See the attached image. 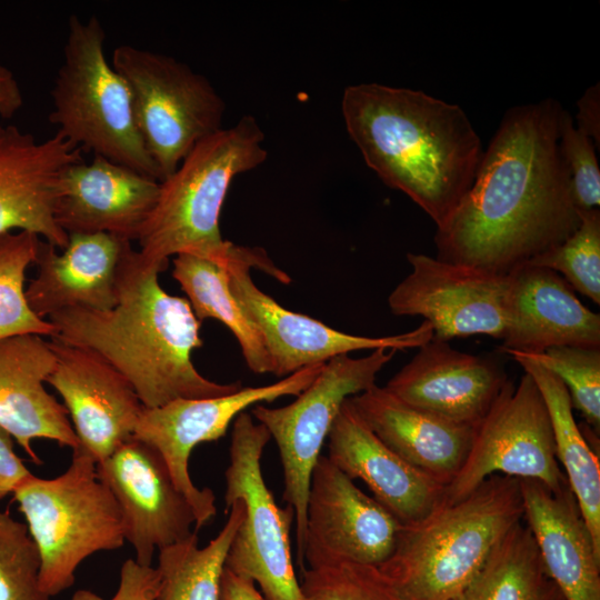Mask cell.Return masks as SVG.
Masks as SVG:
<instances>
[{"mask_svg":"<svg viewBox=\"0 0 600 600\" xmlns=\"http://www.w3.org/2000/svg\"><path fill=\"white\" fill-rule=\"evenodd\" d=\"M552 98L507 110L468 192L434 234L437 259L508 276L580 224Z\"/></svg>","mask_w":600,"mask_h":600,"instance_id":"1","label":"cell"},{"mask_svg":"<svg viewBox=\"0 0 600 600\" xmlns=\"http://www.w3.org/2000/svg\"><path fill=\"white\" fill-rule=\"evenodd\" d=\"M341 113L367 166L441 226L473 183L483 149L461 107L421 90L348 86Z\"/></svg>","mask_w":600,"mask_h":600,"instance_id":"2","label":"cell"},{"mask_svg":"<svg viewBox=\"0 0 600 600\" xmlns=\"http://www.w3.org/2000/svg\"><path fill=\"white\" fill-rule=\"evenodd\" d=\"M166 269L133 249L122 268L118 303L104 311L51 314V339L99 354L131 383L144 408L238 391L240 382H214L194 367L192 351L203 344L201 321L186 298L160 286L159 274Z\"/></svg>","mask_w":600,"mask_h":600,"instance_id":"3","label":"cell"},{"mask_svg":"<svg viewBox=\"0 0 600 600\" xmlns=\"http://www.w3.org/2000/svg\"><path fill=\"white\" fill-rule=\"evenodd\" d=\"M522 520L519 479L493 474L458 502L402 524L378 568L403 600H457Z\"/></svg>","mask_w":600,"mask_h":600,"instance_id":"4","label":"cell"},{"mask_svg":"<svg viewBox=\"0 0 600 600\" xmlns=\"http://www.w3.org/2000/svg\"><path fill=\"white\" fill-rule=\"evenodd\" d=\"M267 157L264 132L252 116L200 141L160 181L156 204L137 239L140 257L164 268L180 253L224 262L236 244L221 236L222 204L233 179Z\"/></svg>","mask_w":600,"mask_h":600,"instance_id":"5","label":"cell"},{"mask_svg":"<svg viewBox=\"0 0 600 600\" xmlns=\"http://www.w3.org/2000/svg\"><path fill=\"white\" fill-rule=\"evenodd\" d=\"M104 43L106 31L96 16H70L51 89L50 122L81 151L161 181L139 133L129 88L108 60Z\"/></svg>","mask_w":600,"mask_h":600,"instance_id":"6","label":"cell"},{"mask_svg":"<svg viewBox=\"0 0 600 600\" xmlns=\"http://www.w3.org/2000/svg\"><path fill=\"white\" fill-rule=\"evenodd\" d=\"M40 559L39 580L50 597L69 589L80 563L123 546L119 506L100 480L96 461L80 447L52 479L31 474L13 492Z\"/></svg>","mask_w":600,"mask_h":600,"instance_id":"7","label":"cell"},{"mask_svg":"<svg viewBox=\"0 0 600 600\" xmlns=\"http://www.w3.org/2000/svg\"><path fill=\"white\" fill-rule=\"evenodd\" d=\"M111 64L129 88L139 133L161 181L200 141L223 128L222 97L188 64L131 44L118 46Z\"/></svg>","mask_w":600,"mask_h":600,"instance_id":"8","label":"cell"},{"mask_svg":"<svg viewBox=\"0 0 600 600\" xmlns=\"http://www.w3.org/2000/svg\"><path fill=\"white\" fill-rule=\"evenodd\" d=\"M270 439L268 429L247 411L234 419L224 502L228 512L234 501H242L244 517L224 568L259 586L266 600H303L290 548L294 510L278 507L261 471V457Z\"/></svg>","mask_w":600,"mask_h":600,"instance_id":"9","label":"cell"},{"mask_svg":"<svg viewBox=\"0 0 600 600\" xmlns=\"http://www.w3.org/2000/svg\"><path fill=\"white\" fill-rule=\"evenodd\" d=\"M396 352L381 348L360 358L334 357L291 403L279 408L256 404L251 410L252 417L268 429L279 449L283 498L294 510L297 560L302 571L307 499L321 448L344 401L374 386L378 373Z\"/></svg>","mask_w":600,"mask_h":600,"instance_id":"10","label":"cell"},{"mask_svg":"<svg viewBox=\"0 0 600 600\" xmlns=\"http://www.w3.org/2000/svg\"><path fill=\"white\" fill-rule=\"evenodd\" d=\"M224 263L230 289L260 330L272 362V373L277 377L284 378L353 351L418 349L432 339V328L424 320L418 328L404 333L367 337L339 331L310 316L282 307L251 279L250 269L256 268L279 282L291 281L261 248L236 244Z\"/></svg>","mask_w":600,"mask_h":600,"instance_id":"11","label":"cell"},{"mask_svg":"<svg viewBox=\"0 0 600 600\" xmlns=\"http://www.w3.org/2000/svg\"><path fill=\"white\" fill-rule=\"evenodd\" d=\"M494 473L540 481L553 493L569 486L556 457L544 400L527 372L517 386L507 382L476 427L468 458L446 487L443 504L463 499Z\"/></svg>","mask_w":600,"mask_h":600,"instance_id":"12","label":"cell"},{"mask_svg":"<svg viewBox=\"0 0 600 600\" xmlns=\"http://www.w3.org/2000/svg\"><path fill=\"white\" fill-rule=\"evenodd\" d=\"M324 363L303 368L281 380L261 387H242L217 398L177 399L156 408H143L133 438L162 457L177 489L190 503L196 531L217 513L214 493L199 489L189 473V458L200 443L222 438L230 423L249 407L284 396H298L318 376Z\"/></svg>","mask_w":600,"mask_h":600,"instance_id":"13","label":"cell"},{"mask_svg":"<svg viewBox=\"0 0 600 600\" xmlns=\"http://www.w3.org/2000/svg\"><path fill=\"white\" fill-rule=\"evenodd\" d=\"M411 272L388 297L394 316L422 317L432 339L489 336L501 339L507 324L508 276H498L423 254H407Z\"/></svg>","mask_w":600,"mask_h":600,"instance_id":"14","label":"cell"},{"mask_svg":"<svg viewBox=\"0 0 600 600\" xmlns=\"http://www.w3.org/2000/svg\"><path fill=\"white\" fill-rule=\"evenodd\" d=\"M402 523L361 491L328 457L311 473L303 561L307 569L342 562L381 566L393 552Z\"/></svg>","mask_w":600,"mask_h":600,"instance_id":"15","label":"cell"},{"mask_svg":"<svg viewBox=\"0 0 600 600\" xmlns=\"http://www.w3.org/2000/svg\"><path fill=\"white\" fill-rule=\"evenodd\" d=\"M97 472L119 506L124 539L139 564L151 566L156 550L197 532L190 503L177 489L162 457L150 446L132 437L98 462Z\"/></svg>","mask_w":600,"mask_h":600,"instance_id":"16","label":"cell"},{"mask_svg":"<svg viewBox=\"0 0 600 600\" xmlns=\"http://www.w3.org/2000/svg\"><path fill=\"white\" fill-rule=\"evenodd\" d=\"M56 362L47 379L63 400L72 428L96 463L133 437L143 410L131 383L93 351L51 339Z\"/></svg>","mask_w":600,"mask_h":600,"instance_id":"17","label":"cell"},{"mask_svg":"<svg viewBox=\"0 0 600 600\" xmlns=\"http://www.w3.org/2000/svg\"><path fill=\"white\" fill-rule=\"evenodd\" d=\"M82 151L61 136L38 140L16 126H0V234L32 232L58 249L69 236L54 218L64 172Z\"/></svg>","mask_w":600,"mask_h":600,"instance_id":"18","label":"cell"},{"mask_svg":"<svg viewBox=\"0 0 600 600\" xmlns=\"http://www.w3.org/2000/svg\"><path fill=\"white\" fill-rule=\"evenodd\" d=\"M508 381L497 360L431 339L384 388L410 406L476 428Z\"/></svg>","mask_w":600,"mask_h":600,"instance_id":"19","label":"cell"},{"mask_svg":"<svg viewBox=\"0 0 600 600\" xmlns=\"http://www.w3.org/2000/svg\"><path fill=\"white\" fill-rule=\"evenodd\" d=\"M62 252L40 240L37 276L26 289L32 312L41 319L68 309L104 311L118 303L131 241L110 233H72Z\"/></svg>","mask_w":600,"mask_h":600,"instance_id":"20","label":"cell"},{"mask_svg":"<svg viewBox=\"0 0 600 600\" xmlns=\"http://www.w3.org/2000/svg\"><path fill=\"white\" fill-rule=\"evenodd\" d=\"M160 181L131 168L93 156L64 172L54 218L67 233H110L138 239L153 209Z\"/></svg>","mask_w":600,"mask_h":600,"instance_id":"21","label":"cell"},{"mask_svg":"<svg viewBox=\"0 0 600 600\" xmlns=\"http://www.w3.org/2000/svg\"><path fill=\"white\" fill-rule=\"evenodd\" d=\"M501 349L539 354L552 347L600 348V314L587 308L557 272L524 264L508 274Z\"/></svg>","mask_w":600,"mask_h":600,"instance_id":"22","label":"cell"},{"mask_svg":"<svg viewBox=\"0 0 600 600\" xmlns=\"http://www.w3.org/2000/svg\"><path fill=\"white\" fill-rule=\"evenodd\" d=\"M329 460L360 479L402 524L418 522L443 504L446 486L409 464L361 420L348 399L328 434Z\"/></svg>","mask_w":600,"mask_h":600,"instance_id":"23","label":"cell"},{"mask_svg":"<svg viewBox=\"0 0 600 600\" xmlns=\"http://www.w3.org/2000/svg\"><path fill=\"white\" fill-rule=\"evenodd\" d=\"M56 362L50 342L33 333L0 340V427L39 464L34 439L72 450L79 440L63 404L44 388Z\"/></svg>","mask_w":600,"mask_h":600,"instance_id":"24","label":"cell"},{"mask_svg":"<svg viewBox=\"0 0 600 600\" xmlns=\"http://www.w3.org/2000/svg\"><path fill=\"white\" fill-rule=\"evenodd\" d=\"M348 401L388 448L443 486L447 487L463 467L474 427L410 406L377 384L349 397Z\"/></svg>","mask_w":600,"mask_h":600,"instance_id":"25","label":"cell"},{"mask_svg":"<svg viewBox=\"0 0 600 600\" xmlns=\"http://www.w3.org/2000/svg\"><path fill=\"white\" fill-rule=\"evenodd\" d=\"M519 481L523 519L548 578L564 600H600V551L569 486L553 493L540 481Z\"/></svg>","mask_w":600,"mask_h":600,"instance_id":"26","label":"cell"},{"mask_svg":"<svg viewBox=\"0 0 600 600\" xmlns=\"http://www.w3.org/2000/svg\"><path fill=\"white\" fill-rule=\"evenodd\" d=\"M508 354L533 379L544 400L557 460L566 471L581 517L600 551V462L576 422L569 392L553 372L532 358L519 352Z\"/></svg>","mask_w":600,"mask_h":600,"instance_id":"27","label":"cell"},{"mask_svg":"<svg viewBox=\"0 0 600 600\" xmlns=\"http://www.w3.org/2000/svg\"><path fill=\"white\" fill-rule=\"evenodd\" d=\"M224 262L180 253L173 259L172 277L199 321L216 319L223 323L236 337L248 368L254 373H272L266 341L233 296Z\"/></svg>","mask_w":600,"mask_h":600,"instance_id":"28","label":"cell"},{"mask_svg":"<svg viewBox=\"0 0 600 600\" xmlns=\"http://www.w3.org/2000/svg\"><path fill=\"white\" fill-rule=\"evenodd\" d=\"M219 533L200 548L198 534L159 550L157 600H220L221 577L232 539L243 520L244 504L234 501Z\"/></svg>","mask_w":600,"mask_h":600,"instance_id":"29","label":"cell"},{"mask_svg":"<svg viewBox=\"0 0 600 600\" xmlns=\"http://www.w3.org/2000/svg\"><path fill=\"white\" fill-rule=\"evenodd\" d=\"M457 600H550L548 576L527 524L520 521L509 531Z\"/></svg>","mask_w":600,"mask_h":600,"instance_id":"30","label":"cell"},{"mask_svg":"<svg viewBox=\"0 0 600 600\" xmlns=\"http://www.w3.org/2000/svg\"><path fill=\"white\" fill-rule=\"evenodd\" d=\"M40 240L28 231L0 234V340L54 333L51 322L36 316L26 299V271L36 262Z\"/></svg>","mask_w":600,"mask_h":600,"instance_id":"31","label":"cell"},{"mask_svg":"<svg viewBox=\"0 0 600 600\" xmlns=\"http://www.w3.org/2000/svg\"><path fill=\"white\" fill-rule=\"evenodd\" d=\"M580 224L563 242L527 264L559 273L573 290L600 304V210H579Z\"/></svg>","mask_w":600,"mask_h":600,"instance_id":"32","label":"cell"},{"mask_svg":"<svg viewBox=\"0 0 600 600\" xmlns=\"http://www.w3.org/2000/svg\"><path fill=\"white\" fill-rule=\"evenodd\" d=\"M524 354V353H523ZM553 372L566 386L572 408L592 430L600 428V348L561 346L526 354Z\"/></svg>","mask_w":600,"mask_h":600,"instance_id":"33","label":"cell"},{"mask_svg":"<svg viewBox=\"0 0 600 600\" xmlns=\"http://www.w3.org/2000/svg\"><path fill=\"white\" fill-rule=\"evenodd\" d=\"M39 571L27 526L0 510V600H51L40 586Z\"/></svg>","mask_w":600,"mask_h":600,"instance_id":"34","label":"cell"},{"mask_svg":"<svg viewBox=\"0 0 600 600\" xmlns=\"http://www.w3.org/2000/svg\"><path fill=\"white\" fill-rule=\"evenodd\" d=\"M302 573L303 600H403L378 567L342 562Z\"/></svg>","mask_w":600,"mask_h":600,"instance_id":"35","label":"cell"},{"mask_svg":"<svg viewBox=\"0 0 600 600\" xmlns=\"http://www.w3.org/2000/svg\"><path fill=\"white\" fill-rule=\"evenodd\" d=\"M559 147L571 179L572 199L578 210L599 209L600 169L591 138L574 126L563 109L559 126Z\"/></svg>","mask_w":600,"mask_h":600,"instance_id":"36","label":"cell"},{"mask_svg":"<svg viewBox=\"0 0 600 600\" xmlns=\"http://www.w3.org/2000/svg\"><path fill=\"white\" fill-rule=\"evenodd\" d=\"M160 573L157 568L127 559L120 569L118 589L110 600H157ZM70 600H104L90 590H78Z\"/></svg>","mask_w":600,"mask_h":600,"instance_id":"37","label":"cell"},{"mask_svg":"<svg viewBox=\"0 0 600 600\" xmlns=\"http://www.w3.org/2000/svg\"><path fill=\"white\" fill-rule=\"evenodd\" d=\"M31 474L14 451L13 438L0 427V500L13 494Z\"/></svg>","mask_w":600,"mask_h":600,"instance_id":"38","label":"cell"},{"mask_svg":"<svg viewBox=\"0 0 600 600\" xmlns=\"http://www.w3.org/2000/svg\"><path fill=\"white\" fill-rule=\"evenodd\" d=\"M577 129L587 134L599 148L600 141V86L589 87L577 102Z\"/></svg>","mask_w":600,"mask_h":600,"instance_id":"39","label":"cell"},{"mask_svg":"<svg viewBox=\"0 0 600 600\" xmlns=\"http://www.w3.org/2000/svg\"><path fill=\"white\" fill-rule=\"evenodd\" d=\"M23 106V94L13 73L0 64V117L12 118Z\"/></svg>","mask_w":600,"mask_h":600,"instance_id":"40","label":"cell"},{"mask_svg":"<svg viewBox=\"0 0 600 600\" xmlns=\"http://www.w3.org/2000/svg\"><path fill=\"white\" fill-rule=\"evenodd\" d=\"M220 600H266L256 584L248 579L223 569L220 586Z\"/></svg>","mask_w":600,"mask_h":600,"instance_id":"41","label":"cell"}]
</instances>
